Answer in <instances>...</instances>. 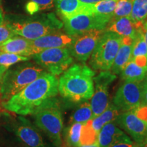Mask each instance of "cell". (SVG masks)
I'll return each mask as SVG.
<instances>
[{
	"label": "cell",
	"mask_w": 147,
	"mask_h": 147,
	"mask_svg": "<svg viewBox=\"0 0 147 147\" xmlns=\"http://www.w3.org/2000/svg\"><path fill=\"white\" fill-rule=\"evenodd\" d=\"M133 1L134 0H118L111 21L121 17L130 16Z\"/></svg>",
	"instance_id": "f546056e"
},
{
	"label": "cell",
	"mask_w": 147,
	"mask_h": 147,
	"mask_svg": "<svg viewBox=\"0 0 147 147\" xmlns=\"http://www.w3.org/2000/svg\"><path fill=\"white\" fill-rule=\"evenodd\" d=\"M121 76L125 81L142 82L147 76V66L131 59L121 72Z\"/></svg>",
	"instance_id": "ffe728a7"
},
{
	"label": "cell",
	"mask_w": 147,
	"mask_h": 147,
	"mask_svg": "<svg viewBox=\"0 0 147 147\" xmlns=\"http://www.w3.org/2000/svg\"><path fill=\"white\" fill-rule=\"evenodd\" d=\"M142 27H138L131 21L129 16H125L110 21L106 27V30L115 33L122 38L128 37L135 39Z\"/></svg>",
	"instance_id": "e0dca14e"
},
{
	"label": "cell",
	"mask_w": 147,
	"mask_h": 147,
	"mask_svg": "<svg viewBox=\"0 0 147 147\" xmlns=\"http://www.w3.org/2000/svg\"><path fill=\"white\" fill-rule=\"evenodd\" d=\"M98 134L91 125V120L84 123L82 125L80 138V145L92 144L97 141Z\"/></svg>",
	"instance_id": "83f0119b"
},
{
	"label": "cell",
	"mask_w": 147,
	"mask_h": 147,
	"mask_svg": "<svg viewBox=\"0 0 147 147\" xmlns=\"http://www.w3.org/2000/svg\"><path fill=\"white\" fill-rule=\"evenodd\" d=\"M83 123H74L69 124L63 131V141L66 147H78L80 146V138Z\"/></svg>",
	"instance_id": "7402d4cb"
},
{
	"label": "cell",
	"mask_w": 147,
	"mask_h": 147,
	"mask_svg": "<svg viewBox=\"0 0 147 147\" xmlns=\"http://www.w3.org/2000/svg\"><path fill=\"white\" fill-rule=\"evenodd\" d=\"M57 1V0H27L25 10L30 15H34L39 11L54 8Z\"/></svg>",
	"instance_id": "4316f807"
},
{
	"label": "cell",
	"mask_w": 147,
	"mask_h": 147,
	"mask_svg": "<svg viewBox=\"0 0 147 147\" xmlns=\"http://www.w3.org/2000/svg\"><path fill=\"white\" fill-rule=\"evenodd\" d=\"M118 0H102L91 4V13L112 20Z\"/></svg>",
	"instance_id": "484cf974"
},
{
	"label": "cell",
	"mask_w": 147,
	"mask_h": 147,
	"mask_svg": "<svg viewBox=\"0 0 147 147\" xmlns=\"http://www.w3.org/2000/svg\"><path fill=\"white\" fill-rule=\"evenodd\" d=\"M45 71L40 66L29 62L12 66L0 78V94L3 102L10 100Z\"/></svg>",
	"instance_id": "277c9868"
},
{
	"label": "cell",
	"mask_w": 147,
	"mask_h": 147,
	"mask_svg": "<svg viewBox=\"0 0 147 147\" xmlns=\"http://www.w3.org/2000/svg\"><path fill=\"white\" fill-rule=\"evenodd\" d=\"M78 147H100V145L98 144V142H95V143L92 144H89V145H80Z\"/></svg>",
	"instance_id": "8d00e7d4"
},
{
	"label": "cell",
	"mask_w": 147,
	"mask_h": 147,
	"mask_svg": "<svg viewBox=\"0 0 147 147\" xmlns=\"http://www.w3.org/2000/svg\"><path fill=\"white\" fill-rule=\"evenodd\" d=\"M4 23V16H3V12L2 8L0 7V25Z\"/></svg>",
	"instance_id": "74e56055"
},
{
	"label": "cell",
	"mask_w": 147,
	"mask_h": 147,
	"mask_svg": "<svg viewBox=\"0 0 147 147\" xmlns=\"http://www.w3.org/2000/svg\"><path fill=\"white\" fill-rule=\"evenodd\" d=\"M5 127L29 147H55L47 136L24 116L3 114Z\"/></svg>",
	"instance_id": "8992f818"
},
{
	"label": "cell",
	"mask_w": 147,
	"mask_h": 147,
	"mask_svg": "<svg viewBox=\"0 0 147 147\" xmlns=\"http://www.w3.org/2000/svg\"><path fill=\"white\" fill-rule=\"evenodd\" d=\"M0 51L30 57L34 55L32 40L17 35L3 43L0 47Z\"/></svg>",
	"instance_id": "ac0fdd59"
},
{
	"label": "cell",
	"mask_w": 147,
	"mask_h": 147,
	"mask_svg": "<svg viewBox=\"0 0 147 147\" xmlns=\"http://www.w3.org/2000/svg\"><path fill=\"white\" fill-rule=\"evenodd\" d=\"M65 32L77 37L92 30H104L111 19L95 14H79L70 17H61Z\"/></svg>",
	"instance_id": "9c48e42d"
},
{
	"label": "cell",
	"mask_w": 147,
	"mask_h": 147,
	"mask_svg": "<svg viewBox=\"0 0 147 147\" xmlns=\"http://www.w3.org/2000/svg\"><path fill=\"white\" fill-rule=\"evenodd\" d=\"M139 57H147V45L143 35L142 28L139 31L136 38L134 40L133 49H132L131 59Z\"/></svg>",
	"instance_id": "f1b7e54d"
},
{
	"label": "cell",
	"mask_w": 147,
	"mask_h": 147,
	"mask_svg": "<svg viewBox=\"0 0 147 147\" xmlns=\"http://www.w3.org/2000/svg\"><path fill=\"white\" fill-rule=\"evenodd\" d=\"M129 18L138 27L143 26L147 19V0H134Z\"/></svg>",
	"instance_id": "603a6c76"
},
{
	"label": "cell",
	"mask_w": 147,
	"mask_h": 147,
	"mask_svg": "<svg viewBox=\"0 0 147 147\" xmlns=\"http://www.w3.org/2000/svg\"><path fill=\"white\" fill-rule=\"evenodd\" d=\"M35 125L47 136L55 147H64L62 132L63 115L55 98L34 113Z\"/></svg>",
	"instance_id": "5b68a950"
},
{
	"label": "cell",
	"mask_w": 147,
	"mask_h": 147,
	"mask_svg": "<svg viewBox=\"0 0 147 147\" xmlns=\"http://www.w3.org/2000/svg\"><path fill=\"white\" fill-rule=\"evenodd\" d=\"M58 78L47 71L10 100L3 102L5 110L18 115H33L59 93Z\"/></svg>",
	"instance_id": "6da1fadb"
},
{
	"label": "cell",
	"mask_w": 147,
	"mask_h": 147,
	"mask_svg": "<svg viewBox=\"0 0 147 147\" xmlns=\"http://www.w3.org/2000/svg\"><path fill=\"white\" fill-rule=\"evenodd\" d=\"M76 37L67 34L55 32L32 40L34 55L49 49L68 48L76 40Z\"/></svg>",
	"instance_id": "5bb4252c"
},
{
	"label": "cell",
	"mask_w": 147,
	"mask_h": 147,
	"mask_svg": "<svg viewBox=\"0 0 147 147\" xmlns=\"http://www.w3.org/2000/svg\"><path fill=\"white\" fill-rule=\"evenodd\" d=\"M142 81H125L117 90L113 98V104L121 113L134 111L142 102Z\"/></svg>",
	"instance_id": "8fae6325"
},
{
	"label": "cell",
	"mask_w": 147,
	"mask_h": 147,
	"mask_svg": "<svg viewBox=\"0 0 147 147\" xmlns=\"http://www.w3.org/2000/svg\"><path fill=\"white\" fill-rule=\"evenodd\" d=\"M133 144V141H131V142H122L111 145L108 147H131Z\"/></svg>",
	"instance_id": "836d02e7"
},
{
	"label": "cell",
	"mask_w": 147,
	"mask_h": 147,
	"mask_svg": "<svg viewBox=\"0 0 147 147\" xmlns=\"http://www.w3.org/2000/svg\"><path fill=\"white\" fill-rule=\"evenodd\" d=\"M32 57L37 65L55 76L61 75L74 61L68 48L46 49Z\"/></svg>",
	"instance_id": "ba28073f"
},
{
	"label": "cell",
	"mask_w": 147,
	"mask_h": 147,
	"mask_svg": "<svg viewBox=\"0 0 147 147\" xmlns=\"http://www.w3.org/2000/svg\"><path fill=\"white\" fill-rule=\"evenodd\" d=\"M14 36H16V34L8 23L4 21V23L0 25V47Z\"/></svg>",
	"instance_id": "1f68e13d"
},
{
	"label": "cell",
	"mask_w": 147,
	"mask_h": 147,
	"mask_svg": "<svg viewBox=\"0 0 147 147\" xmlns=\"http://www.w3.org/2000/svg\"><path fill=\"white\" fill-rule=\"evenodd\" d=\"M1 2H2V0H0V5H1Z\"/></svg>",
	"instance_id": "60d3db41"
},
{
	"label": "cell",
	"mask_w": 147,
	"mask_h": 147,
	"mask_svg": "<svg viewBox=\"0 0 147 147\" xmlns=\"http://www.w3.org/2000/svg\"><path fill=\"white\" fill-rule=\"evenodd\" d=\"M57 10L61 17H70L79 14H91V4L80 0H57Z\"/></svg>",
	"instance_id": "d6986e66"
},
{
	"label": "cell",
	"mask_w": 147,
	"mask_h": 147,
	"mask_svg": "<svg viewBox=\"0 0 147 147\" xmlns=\"http://www.w3.org/2000/svg\"><path fill=\"white\" fill-rule=\"evenodd\" d=\"M119 111L113 103H110L107 108L102 113L91 119V125L97 134L105 125L116 121L119 115Z\"/></svg>",
	"instance_id": "44dd1931"
},
{
	"label": "cell",
	"mask_w": 147,
	"mask_h": 147,
	"mask_svg": "<svg viewBox=\"0 0 147 147\" xmlns=\"http://www.w3.org/2000/svg\"><path fill=\"white\" fill-rule=\"evenodd\" d=\"M142 31H143V35H144L145 42H146V45H147V19L145 21L144 24H143Z\"/></svg>",
	"instance_id": "e575fe53"
},
{
	"label": "cell",
	"mask_w": 147,
	"mask_h": 147,
	"mask_svg": "<svg viewBox=\"0 0 147 147\" xmlns=\"http://www.w3.org/2000/svg\"><path fill=\"white\" fill-rule=\"evenodd\" d=\"M0 147H29L15 136L0 135Z\"/></svg>",
	"instance_id": "4dcf8cb0"
},
{
	"label": "cell",
	"mask_w": 147,
	"mask_h": 147,
	"mask_svg": "<svg viewBox=\"0 0 147 147\" xmlns=\"http://www.w3.org/2000/svg\"><path fill=\"white\" fill-rule=\"evenodd\" d=\"M122 37L105 30L90 57L89 65L94 70L110 71L120 47Z\"/></svg>",
	"instance_id": "52a82bcc"
},
{
	"label": "cell",
	"mask_w": 147,
	"mask_h": 147,
	"mask_svg": "<svg viewBox=\"0 0 147 147\" xmlns=\"http://www.w3.org/2000/svg\"><path fill=\"white\" fill-rule=\"evenodd\" d=\"M94 69L84 63L71 65L58 79V90L64 98L74 102L90 100L94 90Z\"/></svg>",
	"instance_id": "7a4b0ae2"
},
{
	"label": "cell",
	"mask_w": 147,
	"mask_h": 147,
	"mask_svg": "<svg viewBox=\"0 0 147 147\" xmlns=\"http://www.w3.org/2000/svg\"><path fill=\"white\" fill-rule=\"evenodd\" d=\"M105 29L92 30L77 36L68 47L71 57L81 63H85L91 57Z\"/></svg>",
	"instance_id": "7c38bea8"
},
{
	"label": "cell",
	"mask_w": 147,
	"mask_h": 147,
	"mask_svg": "<svg viewBox=\"0 0 147 147\" xmlns=\"http://www.w3.org/2000/svg\"><path fill=\"white\" fill-rule=\"evenodd\" d=\"M80 1L86 4H93V3H95L99 1H102V0H80Z\"/></svg>",
	"instance_id": "d590c367"
},
{
	"label": "cell",
	"mask_w": 147,
	"mask_h": 147,
	"mask_svg": "<svg viewBox=\"0 0 147 147\" xmlns=\"http://www.w3.org/2000/svg\"><path fill=\"white\" fill-rule=\"evenodd\" d=\"M131 141V138L119 127L116 121L105 125L97 135V142L100 147H108L117 143Z\"/></svg>",
	"instance_id": "9a60e30c"
},
{
	"label": "cell",
	"mask_w": 147,
	"mask_h": 147,
	"mask_svg": "<svg viewBox=\"0 0 147 147\" xmlns=\"http://www.w3.org/2000/svg\"><path fill=\"white\" fill-rule=\"evenodd\" d=\"M5 22L8 23L16 35L30 40L59 32L63 27V22L53 12L29 18L9 16Z\"/></svg>",
	"instance_id": "3957f363"
},
{
	"label": "cell",
	"mask_w": 147,
	"mask_h": 147,
	"mask_svg": "<svg viewBox=\"0 0 147 147\" xmlns=\"http://www.w3.org/2000/svg\"><path fill=\"white\" fill-rule=\"evenodd\" d=\"M116 78V74L110 71H101L93 77L94 90L90 100L93 118L104 112L109 105V87Z\"/></svg>",
	"instance_id": "30bf717a"
},
{
	"label": "cell",
	"mask_w": 147,
	"mask_h": 147,
	"mask_svg": "<svg viewBox=\"0 0 147 147\" xmlns=\"http://www.w3.org/2000/svg\"><path fill=\"white\" fill-rule=\"evenodd\" d=\"M93 119V113L89 100L83 101L77 107L70 116L69 123H84Z\"/></svg>",
	"instance_id": "d4e9b609"
},
{
	"label": "cell",
	"mask_w": 147,
	"mask_h": 147,
	"mask_svg": "<svg viewBox=\"0 0 147 147\" xmlns=\"http://www.w3.org/2000/svg\"><path fill=\"white\" fill-rule=\"evenodd\" d=\"M143 146H144V147H147V138H146V140H145L144 143H143Z\"/></svg>",
	"instance_id": "ab89813d"
},
{
	"label": "cell",
	"mask_w": 147,
	"mask_h": 147,
	"mask_svg": "<svg viewBox=\"0 0 147 147\" xmlns=\"http://www.w3.org/2000/svg\"><path fill=\"white\" fill-rule=\"evenodd\" d=\"M30 59V57L22 56L0 51V78L12 66L20 62L27 61Z\"/></svg>",
	"instance_id": "cb8c5ba5"
},
{
	"label": "cell",
	"mask_w": 147,
	"mask_h": 147,
	"mask_svg": "<svg viewBox=\"0 0 147 147\" xmlns=\"http://www.w3.org/2000/svg\"><path fill=\"white\" fill-rule=\"evenodd\" d=\"M135 39L128 37L122 38L118 53L116 55L113 66L110 69L112 73L115 74H120L127 64L131 59L132 49Z\"/></svg>",
	"instance_id": "2e32d148"
},
{
	"label": "cell",
	"mask_w": 147,
	"mask_h": 147,
	"mask_svg": "<svg viewBox=\"0 0 147 147\" xmlns=\"http://www.w3.org/2000/svg\"><path fill=\"white\" fill-rule=\"evenodd\" d=\"M116 123L133 139L134 142L144 143L147 138V122L140 118L135 112L121 113L117 117Z\"/></svg>",
	"instance_id": "4fadbf2b"
},
{
	"label": "cell",
	"mask_w": 147,
	"mask_h": 147,
	"mask_svg": "<svg viewBox=\"0 0 147 147\" xmlns=\"http://www.w3.org/2000/svg\"><path fill=\"white\" fill-rule=\"evenodd\" d=\"M141 106L147 107V79L145 81H142V102Z\"/></svg>",
	"instance_id": "d6a6232c"
},
{
	"label": "cell",
	"mask_w": 147,
	"mask_h": 147,
	"mask_svg": "<svg viewBox=\"0 0 147 147\" xmlns=\"http://www.w3.org/2000/svg\"><path fill=\"white\" fill-rule=\"evenodd\" d=\"M131 147H144V146H143V144H138V143L134 142Z\"/></svg>",
	"instance_id": "f35d334b"
}]
</instances>
